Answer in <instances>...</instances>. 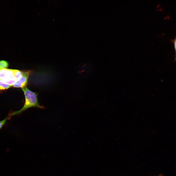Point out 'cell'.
<instances>
[{
  "label": "cell",
  "mask_w": 176,
  "mask_h": 176,
  "mask_svg": "<svg viewBox=\"0 0 176 176\" xmlns=\"http://www.w3.org/2000/svg\"><path fill=\"white\" fill-rule=\"evenodd\" d=\"M11 86L4 83L0 80V90H4L7 89Z\"/></svg>",
  "instance_id": "5b68a950"
},
{
  "label": "cell",
  "mask_w": 176,
  "mask_h": 176,
  "mask_svg": "<svg viewBox=\"0 0 176 176\" xmlns=\"http://www.w3.org/2000/svg\"><path fill=\"white\" fill-rule=\"evenodd\" d=\"M23 71L15 70H14V76L17 80H19L22 76Z\"/></svg>",
  "instance_id": "277c9868"
},
{
  "label": "cell",
  "mask_w": 176,
  "mask_h": 176,
  "mask_svg": "<svg viewBox=\"0 0 176 176\" xmlns=\"http://www.w3.org/2000/svg\"><path fill=\"white\" fill-rule=\"evenodd\" d=\"M173 42H174V48H175V50L176 51V38L174 40Z\"/></svg>",
  "instance_id": "ba28073f"
},
{
  "label": "cell",
  "mask_w": 176,
  "mask_h": 176,
  "mask_svg": "<svg viewBox=\"0 0 176 176\" xmlns=\"http://www.w3.org/2000/svg\"><path fill=\"white\" fill-rule=\"evenodd\" d=\"M25 97V102L23 107L20 110L13 112L10 115L11 116L20 114L28 109L32 107L44 109L43 105H40L39 103L38 93L32 91L26 87L22 88Z\"/></svg>",
  "instance_id": "6da1fadb"
},
{
  "label": "cell",
  "mask_w": 176,
  "mask_h": 176,
  "mask_svg": "<svg viewBox=\"0 0 176 176\" xmlns=\"http://www.w3.org/2000/svg\"><path fill=\"white\" fill-rule=\"evenodd\" d=\"M11 116L10 115L8 116L4 119L3 120L0 121V129L2 128L7 120L9 119Z\"/></svg>",
  "instance_id": "52a82bcc"
},
{
  "label": "cell",
  "mask_w": 176,
  "mask_h": 176,
  "mask_svg": "<svg viewBox=\"0 0 176 176\" xmlns=\"http://www.w3.org/2000/svg\"><path fill=\"white\" fill-rule=\"evenodd\" d=\"M14 69L0 68V80L3 81L12 76H14Z\"/></svg>",
  "instance_id": "3957f363"
},
{
  "label": "cell",
  "mask_w": 176,
  "mask_h": 176,
  "mask_svg": "<svg viewBox=\"0 0 176 176\" xmlns=\"http://www.w3.org/2000/svg\"><path fill=\"white\" fill-rule=\"evenodd\" d=\"M8 66L9 64L7 61L3 60L0 61V68H6L8 67Z\"/></svg>",
  "instance_id": "8992f818"
},
{
  "label": "cell",
  "mask_w": 176,
  "mask_h": 176,
  "mask_svg": "<svg viewBox=\"0 0 176 176\" xmlns=\"http://www.w3.org/2000/svg\"><path fill=\"white\" fill-rule=\"evenodd\" d=\"M163 176L162 175H159V176Z\"/></svg>",
  "instance_id": "9c48e42d"
},
{
  "label": "cell",
  "mask_w": 176,
  "mask_h": 176,
  "mask_svg": "<svg viewBox=\"0 0 176 176\" xmlns=\"http://www.w3.org/2000/svg\"><path fill=\"white\" fill-rule=\"evenodd\" d=\"M30 72V70L23 71L22 76L12 86L15 88H22L26 87Z\"/></svg>",
  "instance_id": "7a4b0ae2"
}]
</instances>
